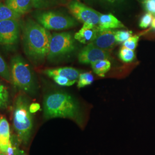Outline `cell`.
<instances>
[{
    "instance_id": "1",
    "label": "cell",
    "mask_w": 155,
    "mask_h": 155,
    "mask_svg": "<svg viewBox=\"0 0 155 155\" xmlns=\"http://www.w3.org/2000/svg\"><path fill=\"white\" fill-rule=\"evenodd\" d=\"M21 28L25 55L35 64L41 63L48 55L52 35L48 30L31 19L27 20Z\"/></svg>"
},
{
    "instance_id": "2",
    "label": "cell",
    "mask_w": 155,
    "mask_h": 155,
    "mask_svg": "<svg viewBox=\"0 0 155 155\" xmlns=\"http://www.w3.org/2000/svg\"><path fill=\"white\" fill-rule=\"evenodd\" d=\"M44 116L46 120L70 118L82 127L84 123L77 101L65 92L56 91L46 95L44 100Z\"/></svg>"
},
{
    "instance_id": "3",
    "label": "cell",
    "mask_w": 155,
    "mask_h": 155,
    "mask_svg": "<svg viewBox=\"0 0 155 155\" xmlns=\"http://www.w3.org/2000/svg\"><path fill=\"white\" fill-rule=\"evenodd\" d=\"M12 82L26 93L33 94L36 90V84L33 71L21 56L17 55L11 61Z\"/></svg>"
},
{
    "instance_id": "4",
    "label": "cell",
    "mask_w": 155,
    "mask_h": 155,
    "mask_svg": "<svg viewBox=\"0 0 155 155\" xmlns=\"http://www.w3.org/2000/svg\"><path fill=\"white\" fill-rule=\"evenodd\" d=\"M29 107L27 98L18 96L14 108L13 124L18 138L24 144H27L30 139L33 127V118Z\"/></svg>"
},
{
    "instance_id": "5",
    "label": "cell",
    "mask_w": 155,
    "mask_h": 155,
    "mask_svg": "<svg viewBox=\"0 0 155 155\" xmlns=\"http://www.w3.org/2000/svg\"><path fill=\"white\" fill-rule=\"evenodd\" d=\"M37 22L47 30L61 31L78 25L74 18L55 12H44L36 16Z\"/></svg>"
},
{
    "instance_id": "6",
    "label": "cell",
    "mask_w": 155,
    "mask_h": 155,
    "mask_svg": "<svg viewBox=\"0 0 155 155\" xmlns=\"http://www.w3.org/2000/svg\"><path fill=\"white\" fill-rule=\"evenodd\" d=\"M75 48V40L68 32L54 33L50 40L47 58L53 59L72 52Z\"/></svg>"
},
{
    "instance_id": "7",
    "label": "cell",
    "mask_w": 155,
    "mask_h": 155,
    "mask_svg": "<svg viewBox=\"0 0 155 155\" xmlns=\"http://www.w3.org/2000/svg\"><path fill=\"white\" fill-rule=\"evenodd\" d=\"M69 11L77 20L83 23L98 25L101 13L85 5L78 0H72L68 5Z\"/></svg>"
},
{
    "instance_id": "8",
    "label": "cell",
    "mask_w": 155,
    "mask_h": 155,
    "mask_svg": "<svg viewBox=\"0 0 155 155\" xmlns=\"http://www.w3.org/2000/svg\"><path fill=\"white\" fill-rule=\"evenodd\" d=\"M21 26L18 20H8L0 22V44H16L20 38Z\"/></svg>"
},
{
    "instance_id": "9",
    "label": "cell",
    "mask_w": 155,
    "mask_h": 155,
    "mask_svg": "<svg viewBox=\"0 0 155 155\" xmlns=\"http://www.w3.org/2000/svg\"><path fill=\"white\" fill-rule=\"evenodd\" d=\"M110 58L109 51L101 49L91 43L84 47L78 55V61L82 64H91L100 60Z\"/></svg>"
},
{
    "instance_id": "10",
    "label": "cell",
    "mask_w": 155,
    "mask_h": 155,
    "mask_svg": "<svg viewBox=\"0 0 155 155\" xmlns=\"http://www.w3.org/2000/svg\"><path fill=\"white\" fill-rule=\"evenodd\" d=\"M115 34L116 31L114 29H100L95 39L91 43L101 49L109 51L113 49L116 44Z\"/></svg>"
},
{
    "instance_id": "11",
    "label": "cell",
    "mask_w": 155,
    "mask_h": 155,
    "mask_svg": "<svg viewBox=\"0 0 155 155\" xmlns=\"http://www.w3.org/2000/svg\"><path fill=\"white\" fill-rule=\"evenodd\" d=\"M99 30L97 25L83 23L82 27L75 34L74 39L82 44L91 43L95 39Z\"/></svg>"
},
{
    "instance_id": "12",
    "label": "cell",
    "mask_w": 155,
    "mask_h": 155,
    "mask_svg": "<svg viewBox=\"0 0 155 155\" xmlns=\"http://www.w3.org/2000/svg\"><path fill=\"white\" fill-rule=\"evenodd\" d=\"M43 72L50 77L52 78L58 75L67 78L72 81H77L80 74L78 70L72 67H61L47 69L44 70Z\"/></svg>"
},
{
    "instance_id": "13",
    "label": "cell",
    "mask_w": 155,
    "mask_h": 155,
    "mask_svg": "<svg viewBox=\"0 0 155 155\" xmlns=\"http://www.w3.org/2000/svg\"><path fill=\"white\" fill-rule=\"evenodd\" d=\"M11 140L9 122L4 116L0 117V150L5 154Z\"/></svg>"
},
{
    "instance_id": "14",
    "label": "cell",
    "mask_w": 155,
    "mask_h": 155,
    "mask_svg": "<svg viewBox=\"0 0 155 155\" xmlns=\"http://www.w3.org/2000/svg\"><path fill=\"white\" fill-rule=\"evenodd\" d=\"M5 4L21 16L30 11L33 6L32 0H5Z\"/></svg>"
},
{
    "instance_id": "15",
    "label": "cell",
    "mask_w": 155,
    "mask_h": 155,
    "mask_svg": "<svg viewBox=\"0 0 155 155\" xmlns=\"http://www.w3.org/2000/svg\"><path fill=\"white\" fill-rule=\"evenodd\" d=\"M98 27L100 29L125 28L122 22L112 14H101Z\"/></svg>"
},
{
    "instance_id": "16",
    "label": "cell",
    "mask_w": 155,
    "mask_h": 155,
    "mask_svg": "<svg viewBox=\"0 0 155 155\" xmlns=\"http://www.w3.org/2000/svg\"><path fill=\"white\" fill-rule=\"evenodd\" d=\"M94 73L101 77H104L106 73L108 72L111 68V63L108 59L100 60L91 64Z\"/></svg>"
},
{
    "instance_id": "17",
    "label": "cell",
    "mask_w": 155,
    "mask_h": 155,
    "mask_svg": "<svg viewBox=\"0 0 155 155\" xmlns=\"http://www.w3.org/2000/svg\"><path fill=\"white\" fill-rule=\"evenodd\" d=\"M21 15L12 10L5 4H0V22L8 20H18Z\"/></svg>"
},
{
    "instance_id": "18",
    "label": "cell",
    "mask_w": 155,
    "mask_h": 155,
    "mask_svg": "<svg viewBox=\"0 0 155 155\" xmlns=\"http://www.w3.org/2000/svg\"><path fill=\"white\" fill-rule=\"evenodd\" d=\"M119 58L125 63H130L135 59L136 54L133 50L122 47L119 52Z\"/></svg>"
},
{
    "instance_id": "19",
    "label": "cell",
    "mask_w": 155,
    "mask_h": 155,
    "mask_svg": "<svg viewBox=\"0 0 155 155\" xmlns=\"http://www.w3.org/2000/svg\"><path fill=\"white\" fill-rule=\"evenodd\" d=\"M94 81V77L91 72H84L79 74L78 81V88H82L90 85Z\"/></svg>"
},
{
    "instance_id": "20",
    "label": "cell",
    "mask_w": 155,
    "mask_h": 155,
    "mask_svg": "<svg viewBox=\"0 0 155 155\" xmlns=\"http://www.w3.org/2000/svg\"><path fill=\"white\" fill-rule=\"evenodd\" d=\"M0 76L9 82H12L11 69L0 54Z\"/></svg>"
},
{
    "instance_id": "21",
    "label": "cell",
    "mask_w": 155,
    "mask_h": 155,
    "mask_svg": "<svg viewBox=\"0 0 155 155\" xmlns=\"http://www.w3.org/2000/svg\"><path fill=\"white\" fill-rule=\"evenodd\" d=\"M9 101V93L5 86L0 82V109H5Z\"/></svg>"
},
{
    "instance_id": "22",
    "label": "cell",
    "mask_w": 155,
    "mask_h": 155,
    "mask_svg": "<svg viewBox=\"0 0 155 155\" xmlns=\"http://www.w3.org/2000/svg\"><path fill=\"white\" fill-rule=\"evenodd\" d=\"M132 36V31L129 30H118L116 31L115 38L117 43H123L127 39Z\"/></svg>"
},
{
    "instance_id": "23",
    "label": "cell",
    "mask_w": 155,
    "mask_h": 155,
    "mask_svg": "<svg viewBox=\"0 0 155 155\" xmlns=\"http://www.w3.org/2000/svg\"><path fill=\"white\" fill-rule=\"evenodd\" d=\"M140 39L139 35H136L133 36H131L127 41L123 43V47H125L130 50H135L138 45V41Z\"/></svg>"
},
{
    "instance_id": "24",
    "label": "cell",
    "mask_w": 155,
    "mask_h": 155,
    "mask_svg": "<svg viewBox=\"0 0 155 155\" xmlns=\"http://www.w3.org/2000/svg\"><path fill=\"white\" fill-rule=\"evenodd\" d=\"M52 78L56 83L61 86H71L77 82V81H72L67 78L61 76L56 75Z\"/></svg>"
},
{
    "instance_id": "25",
    "label": "cell",
    "mask_w": 155,
    "mask_h": 155,
    "mask_svg": "<svg viewBox=\"0 0 155 155\" xmlns=\"http://www.w3.org/2000/svg\"><path fill=\"white\" fill-rule=\"evenodd\" d=\"M153 19V15L150 13H147L143 15L140 19L139 26L141 28H148L151 25L152 20Z\"/></svg>"
},
{
    "instance_id": "26",
    "label": "cell",
    "mask_w": 155,
    "mask_h": 155,
    "mask_svg": "<svg viewBox=\"0 0 155 155\" xmlns=\"http://www.w3.org/2000/svg\"><path fill=\"white\" fill-rule=\"evenodd\" d=\"M144 9L154 15L155 14V0H140Z\"/></svg>"
},
{
    "instance_id": "27",
    "label": "cell",
    "mask_w": 155,
    "mask_h": 155,
    "mask_svg": "<svg viewBox=\"0 0 155 155\" xmlns=\"http://www.w3.org/2000/svg\"><path fill=\"white\" fill-rule=\"evenodd\" d=\"M29 111L31 113L34 114L40 110V105L38 103H32L29 105Z\"/></svg>"
},
{
    "instance_id": "28",
    "label": "cell",
    "mask_w": 155,
    "mask_h": 155,
    "mask_svg": "<svg viewBox=\"0 0 155 155\" xmlns=\"http://www.w3.org/2000/svg\"><path fill=\"white\" fill-rule=\"evenodd\" d=\"M48 0H32L33 6L35 8H41L45 5Z\"/></svg>"
},
{
    "instance_id": "29",
    "label": "cell",
    "mask_w": 155,
    "mask_h": 155,
    "mask_svg": "<svg viewBox=\"0 0 155 155\" xmlns=\"http://www.w3.org/2000/svg\"><path fill=\"white\" fill-rule=\"evenodd\" d=\"M15 150L12 144V141H11L9 144L7 151L6 152L5 155H15Z\"/></svg>"
},
{
    "instance_id": "30",
    "label": "cell",
    "mask_w": 155,
    "mask_h": 155,
    "mask_svg": "<svg viewBox=\"0 0 155 155\" xmlns=\"http://www.w3.org/2000/svg\"><path fill=\"white\" fill-rule=\"evenodd\" d=\"M15 155H27L22 150H16Z\"/></svg>"
},
{
    "instance_id": "31",
    "label": "cell",
    "mask_w": 155,
    "mask_h": 155,
    "mask_svg": "<svg viewBox=\"0 0 155 155\" xmlns=\"http://www.w3.org/2000/svg\"><path fill=\"white\" fill-rule=\"evenodd\" d=\"M151 27L152 28H153V29H155V18H154L153 19V20H152V22L151 23Z\"/></svg>"
},
{
    "instance_id": "32",
    "label": "cell",
    "mask_w": 155,
    "mask_h": 155,
    "mask_svg": "<svg viewBox=\"0 0 155 155\" xmlns=\"http://www.w3.org/2000/svg\"><path fill=\"white\" fill-rule=\"evenodd\" d=\"M105 1H107V2H110V3H114V2H116L117 1H118V0H105Z\"/></svg>"
},
{
    "instance_id": "33",
    "label": "cell",
    "mask_w": 155,
    "mask_h": 155,
    "mask_svg": "<svg viewBox=\"0 0 155 155\" xmlns=\"http://www.w3.org/2000/svg\"><path fill=\"white\" fill-rule=\"evenodd\" d=\"M2 154H5V153H4L1 150H0V155H2Z\"/></svg>"
},
{
    "instance_id": "34",
    "label": "cell",
    "mask_w": 155,
    "mask_h": 155,
    "mask_svg": "<svg viewBox=\"0 0 155 155\" xmlns=\"http://www.w3.org/2000/svg\"><path fill=\"white\" fill-rule=\"evenodd\" d=\"M5 155V154H2V155Z\"/></svg>"
},
{
    "instance_id": "35",
    "label": "cell",
    "mask_w": 155,
    "mask_h": 155,
    "mask_svg": "<svg viewBox=\"0 0 155 155\" xmlns=\"http://www.w3.org/2000/svg\"><path fill=\"white\" fill-rule=\"evenodd\" d=\"M153 16H154L155 17V15H153Z\"/></svg>"
}]
</instances>
